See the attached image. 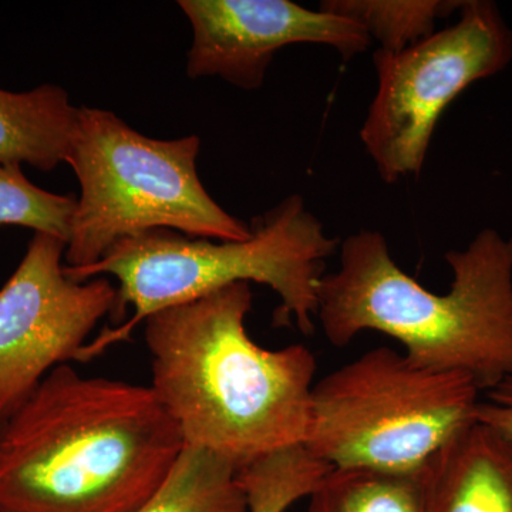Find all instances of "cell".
<instances>
[{"instance_id":"6da1fadb","label":"cell","mask_w":512,"mask_h":512,"mask_svg":"<svg viewBox=\"0 0 512 512\" xmlns=\"http://www.w3.org/2000/svg\"><path fill=\"white\" fill-rule=\"evenodd\" d=\"M184 447L150 386L62 365L0 423V508L134 512Z\"/></svg>"},{"instance_id":"7a4b0ae2","label":"cell","mask_w":512,"mask_h":512,"mask_svg":"<svg viewBox=\"0 0 512 512\" xmlns=\"http://www.w3.org/2000/svg\"><path fill=\"white\" fill-rule=\"evenodd\" d=\"M251 286L239 282L144 320L151 389L185 446L241 468L305 446L316 359L305 345L266 349L248 335Z\"/></svg>"},{"instance_id":"3957f363","label":"cell","mask_w":512,"mask_h":512,"mask_svg":"<svg viewBox=\"0 0 512 512\" xmlns=\"http://www.w3.org/2000/svg\"><path fill=\"white\" fill-rule=\"evenodd\" d=\"M446 261L453 281L440 295L396 264L382 232L350 235L318 288L328 342L345 348L362 332L383 333L416 365L463 373L487 392L512 373V238L484 229Z\"/></svg>"},{"instance_id":"277c9868","label":"cell","mask_w":512,"mask_h":512,"mask_svg":"<svg viewBox=\"0 0 512 512\" xmlns=\"http://www.w3.org/2000/svg\"><path fill=\"white\" fill-rule=\"evenodd\" d=\"M245 241L190 238L173 229H151L121 239L96 264L64 271L77 281L110 275L119 281L110 318L124 325L87 343L79 362L128 339L134 328L154 313L197 301L239 282L266 285L279 296L276 326H291L305 335L315 332L318 288L326 262L339 239L326 234L322 222L306 208L301 195H291L252 220Z\"/></svg>"},{"instance_id":"5b68a950","label":"cell","mask_w":512,"mask_h":512,"mask_svg":"<svg viewBox=\"0 0 512 512\" xmlns=\"http://www.w3.org/2000/svg\"><path fill=\"white\" fill-rule=\"evenodd\" d=\"M200 146L197 136L154 140L111 111L79 109L66 163L82 194L64 265L96 264L121 239L151 229L217 241L251 237V225L228 214L202 185Z\"/></svg>"},{"instance_id":"8992f818","label":"cell","mask_w":512,"mask_h":512,"mask_svg":"<svg viewBox=\"0 0 512 512\" xmlns=\"http://www.w3.org/2000/svg\"><path fill=\"white\" fill-rule=\"evenodd\" d=\"M470 376L373 348L313 386L305 447L332 468L416 471L477 421Z\"/></svg>"},{"instance_id":"52a82bcc","label":"cell","mask_w":512,"mask_h":512,"mask_svg":"<svg viewBox=\"0 0 512 512\" xmlns=\"http://www.w3.org/2000/svg\"><path fill=\"white\" fill-rule=\"evenodd\" d=\"M511 60V29L488 0H467L456 25L407 49H377V90L360 140L384 183L419 177L447 107Z\"/></svg>"},{"instance_id":"ba28073f","label":"cell","mask_w":512,"mask_h":512,"mask_svg":"<svg viewBox=\"0 0 512 512\" xmlns=\"http://www.w3.org/2000/svg\"><path fill=\"white\" fill-rule=\"evenodd\" d=\"M66 242L35 232L0 289V423L56 367L79 362L90 333L113 312L117 286L64 271Z\"/></svg>"},{"instance_id":"9c48e42d","label":"cell","mask_w":512,"mask_h":512,"mask_svg":"<svg viewBox=\"0 0 512 512\" xmlns=\"http://www.w3.org/2000/svg\"><path fill=\"white\" fill-rule=\"evenodd\" d=\"M192 26L187 73L218 76L234 86H264L266 69L282 47H333L343 60L367 52L373 40L353 20L289 0H181Z\"/></svg>"},{"instance_id":"30bf717a","label":"cell","mask_w":512,"mask_h":512,"mask_svg":"<svg viewBox=\"0 0 512 512\" xmlns=\"http://www.w3.org/2000/svg\"><path fill=\"white\" fill-rule=\"evenodd\" d=\"M427 512H512V443L483 423L424 466Z\"/></svg>"},{"instance_id":"8fae6325","label":"cell","mask_w":512,"mask_h":512,"mask_svg":"<svg viewBox=\"0 0 512 512\" xmlns=\"http://www.w3.org/2000/svg\"><path fill=\"white\" fill-rule=\"evenodd\" d=\"M79 109L55 84L25 93L0 89V163L40 171L66 163Z\"/></svg>"},{"instance_id":"7c38bea8","label":"cell","mask_w":512,"mask_h":512,"mask_svg":"<svg viewBox=\"0 0 512 512\" xmlns=\"http://www.w3.org/2000/svg\"><path fill=\"white\" fill-rule=\"evenodd\" d=\"M308 498L309 512H427L424 467L332 468Z\"/></svg>"},{"instance_id":"4fadbf2b","label":"cell","mask_w":512,"mask_h":512,"mask_svg":"<svg viewBox=\"0 0 512 512\" xmlns=\"http://www.w3.org/2000/svg\"><path fill=\"white\" fill-rule=\"evenodd\" d=\"M134 512H248V504L237 467L185 446L157 493Z\"/></svg>"},{"instance_id":"5bb4252c","label":"cell","mask_w":512,"mask_h":512,"mask_svg":"<svg viewBox=\"0 0 512 512\" xmlns=\"http://www.w3.org/2000/svg\"><path fill=\"white\" fill-rule=\"evenodd\" d=\"M464 2L458 0H323L319 9L353 20L380 49L400 52L436 33Z\"/></svg>"},{"instance_id":"9a60e30c","label":"cell","mask_w":512,"mask_h":512,"mask_svg":"<svg viewBox=\"0 0 512 512\" xmlns=\"http://www.w3.org/2000/svg\"><path fill=\"white\" fill-rule=\"evenodd\" d=\"M332 470L305 446L285 448L239 470L248 512H286Z\"/></svg>"},{"instance_id":"2e32d148","label":"cell","mask_w":512,"mask_h":512,"mask_svg":"<svg viewBox=\"0 0 512 512\" xmlns=\"http://www.w3.org/2000/svg\"><path fill=\"white\" fill-rule=\"evenodd\" d=\"M77 200L30 183L19 165L0 163V227H25L69 241Z\"/></svg>"},{"instance_id":"e0dca14e","label":"cell","mask_w":512,"mask_h":512,"mask_svg":"<svg viewBox=\"0 0 512 512\" xmlns=\"http://www.w3.org/2000/svg\"><path fill=\"white\" fill-rule=\"evenodd\" d=\"M478 404L477 421L512 443V373L484 392Z\"/></svg>"},{"instance_id":"ac0fdd59","label":"cell","mask_w":512,"mask_h":512,"mask_svg":"<svg viewBox=\"0 0 512 512\" xmlns=\"http://www.w3.org/2000/svg\"><path fill=\"white\" fill-rule=\"evenodd\" d=\"M0 512H9V511H5V510H2V508H0Z\"/></svg>"}]
</instances>
